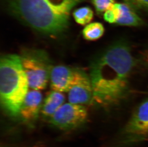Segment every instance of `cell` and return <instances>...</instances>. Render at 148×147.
I'll return each instance as SVG.
<instances>
[{
    "instance_id": "3957f363",
    "label": "cell",
    "mask_w": 148,
    "mask_h": 147,
    "mask_svg": "<svg viewBox=\"0 0 148 147\" xmlns=\"http://www.w3.org/2000/svg\"><path fill=\"white\" fill-rule=\"evenodd\" d=\"M28 79L16 54H6L1 59L0 94L1 106L11 117H19L20 111L27 93Z\"/></svg>"
},
{
    "instance_id": "52a82bcc",
    "label": "cell",
    "mask_w": 148,
    "mask_h": 147,
    "mask_svg": "<svg viewBox=\"0 0 148 147\" xmlns=\"http://www.w3.org/2000/svg\"><path fill=\"white\" fill-rule=\"evenodd\" d=\"M70 103L83 105L89 104L94 100L93 90L90 76L77 70L74 80L68 91Z\"/></svg>"
},
{
    "instance_id": "7a4b0ae2",
    "label": "cell",
    "mask_w": 148,
    "mask_h": 147,
    "mask_svg": "<svg viewBox=\"0 0 148 147\" xmlns=\"http://www.w3.org/2000/svg\"><path fill=\"white\" fill-rule=\"evenodd\" d=\"M84 0H7L10 11L27 25L46 35H58L68 27L70 13Z\"/></svg>"
},
{
    "instance_id": "8fae6325",
    "label": "cell",
    "mask_w": 148,
    "mask_h": 147,
    "mask_svg": "<svg viewBox=\"0 0 148 147\" xmlns=\"http://www.w3.org/2000/svg\"><path fill=\"white\" fill-rule=\"evenodd\" d=\"M65 96L60 92L52 90L47 96L41 113L43 118L50 119L64 102Z\"/></svg>"
},
{
    "instance_id": "8992f818",
    "label": "cell",
    "mask_w": 148,
    "mask_h": 147,
    "mask_svg": "<svg viewBox=\"0 0 148 147\" xmlns=\"http://www.w3.org/2000/svg\"><path fill=\"white\" fill-rule=\"evenodd\" d=\"M88 116L84 105L72 103L63 104L49 119L52 125L63 131L75 129L85 122Z\"/></svg>"
},
{
    "instance_id": "4fadbf2b",
    "label": "cell",
    "mask_w": 148,
    "mask_h": 147,
    "mask_svg": "<svg viewBox=\"0 0 148 147\" xmlns=\"http://www.w3.org/2000/svg\"><path fill=\"white\" fill-rule=\"evenodd\" d=\"M73 16L77 24L82 25H86L93 19L94 12L89 6H84L74 10Z\"/></svg>"
},
{
    "instance_id": "9a60e30c",
    "label": "cell",
    "mask_w": 148,
    "mask_h": 147,
    "mask_svg": "<svg viewBox=\"0 0 148 147\" xmlns=\"http://www.w3.org/2000/svg\"><path fill=\"white\" fill-rule=\"evenodd\" d=\"M97 13L102 14L110 9H111L115 3V0H92Z\"/></svg>"
},
{
    "instance_id": "ba28073f",
    "label": "cell",
    "mask_w": 148,
    "mask_h": 147,
    "mask_svg": "<svg viewBox=\"0 0 148 147\" xmlns=\"http://www.w3.org/2000/svg\"><path fill=\"white\" fill-rule=\"evenodd\" d=\"M77 69L64 65L52 67L50 72V85L52 90L64 92H68L71 86Z\"/></svg>"
},
{
    "instance_id": "6da1fadb",
    "label": "cell",
    "mask_w": 148,
    "mask_h": 147,
    "mask_svg": "<svg viewBox=\"0 0 148 147\" xmlns=\"http://www.w3.org/2000/svg\"><path fill=\"white\" fill-rule=\"evenodd\" d=\"M135 59L128 43L118 41L92 61L90 67L94 100L111 106L121 101L128 92Z\"/></svg>"
},
{
    "instance_id": "9c48e42d",
    "label": "cell",
    "mask_w": 148,
    "mask_h": 147,
    "mask_svg": "<svg viewBox=\"0 0 148 147\" xmlns=\"http://www.w3.org/2000/svg\"><path fill=\"white\" fill-rule=\"evenodd\" d=\"M42 95L39 90L28 92L21 105L19 117L25 122L31 123L35 121L41 110Z\"/></svg>"
},
{
    "instance_id": "5bb4252c",
    "label": "cell",
    "mask_w": 148,
    "mask_h": 147,
    "mask_svg": "<svg viewBox=\"0 0 148 147\" xmlns=\"http://www.w3.org/2000/svg\"><path fill=\"white\" fill-rule=\"evenodd\" d=\"M138 12L148 13V0H122Z\"/></svg>"
},
{
    "instance_id": "277c9868",
    "label": "cell",
    "mask_w": 148,
    "mask_h": 147,
    "mask_svg": "<svg viewBox=\"0 0 148 147\" xmlns=\"http://www.w3.org/2000/svg\"><path fill=\"white\" fill-rule=\"evenodd\" d=\"M29 87L33 90H42L46 87L52 67L49 57L42 50H30L20 56Z\"/></svg>"
},
{
    "instance_id": "7c38bea8",
    "label": "cell",
    "mask_w": 148,
    "mask_h": 147,
    "mask_svg": "<svg viewBox=\"0 0 148 147\" xmlns=\"http://www.w3.org/2000/svg\"><path fill=\"white\" fill-rule=\"evenodd\" d=\"M105 28L101 23L94 22L85 26L82 30L84 38L88 41H95L103 35Z\"/></svg>"
},
{
    "instance_id": "e0dca14e",
    "label": "cell",
    "mask_w": 148,
    "mask_h": 147,
    "mask_svg": "<svg viewBox=\"0 0 148 147\" xmlns=\"http://www.w3.org/2000/svg\"><path fill=\"white\" fill-rule=\"evenodd\" d=\"M143 58H144L143 59H144V62L148 66V50L146 51V54H144Z\"/></svg>"
},
{
    "instance_id": "2e32d148",
    "label": "cell",
    "mask_w": 148,
    "mask_h": 147,
    "mask_svg": "<svg viewBox=\"0 0 148 147\" xmlns=\"http://www.w3.org/2000/svg\"><path fill=\"white\" fill-rule=\"evenodd\" d=\"M103 19L109 24H116L117 20V14L113 9H110L105 12Z\"/></svg>"
},
{
    "instance_id": "30bf717a",
    "label": "cell",
    "mask_w": 148,
    "mask_h": 147,
    "mask_svg": "<svg viewBox=\"0 0 148 147\" xmlns=\"http://www.w3.org/2000/svg\"><path fill=\"white\" fill-rule=\"evenodd\" d=\"M112 8L117 14L116 24L130 27H141L144 25V21L137 12L126 3H115Z\"/></svg>"
},
{
    "instance_id": "5b68a950",
    "label": "cell",
    "mask_w": 148,
    "mask_h": 147,
    "mask_svg": "<svg viewBox=\"0 0 148 147\" xmlns=\"http://www.w3.org/2000/svg\"><path fill=\"white\" fill-rule=\"evenodd\" d=\"M148 139V99L142 102L134 110L120 131L119 147H130Z\"/></svg>"
}]
</instances>
